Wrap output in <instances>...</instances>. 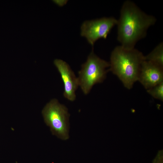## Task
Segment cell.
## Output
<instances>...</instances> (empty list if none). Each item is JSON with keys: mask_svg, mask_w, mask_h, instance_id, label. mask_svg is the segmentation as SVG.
Returning <instances> with one entry per match:
<instances>
[{"mask_svg": "<svg viewBox=\"0 0 163 163\" xmlns=\"http://www.w3.org/2000/svg\"><path fill=\"white\" fill-rule=\"evenodd\" d=\"M147 92L155 98L163 101V82L147 90Z\"/></svg>", "mask_w": 163, "mask_h": 163, "instance_id": "9c48e42d", "label": "cell"}, {"mask_svg": "<svg viewBox=\"0 0 163 163\" xmlns=\"http://www.w3.org/2000/svg\"><path fill=\"white\" fill-rule=\"evenodd\" d=\"M152 15L142 11L135 3L126 0L123 3L117 20V40L120 45L129 49L145 38L147 30L156 21Z\"/></svg>", "mask_w": 163, "mask_h": 163, "instance_id": "6da1fadb", "label": "cell"}, {"mask_svg": "<svg viewBox=\"0 0 163 163\" xmlns=\"http://www.w3.org/2000/svg\"><path fill=\"white\" fill-rule=\"evenodd\" d=\"M138 81L147 90L163 82V67L144 60L141 66Z\"/></svg>", "mask_w": 163, "mask_h": 163, "instance_id": "52a82bcc", "label": "cell"}, {"mask_svg": "<svg viewBox=\"0 0 163 163\" xmlns=\"http://www.w3.org/2000/svg\"><path fill=\"white\" fill-rule=\"evenodd\" d=\"M145 60L142 53L135 48L115 47L110 56L109 71L115 75L128 89L138 81L141 66Z\"/></svg>", "mask_w": 163, "mask_h": 163, "instance_id": "7a4b0ae2", "label": "cell"}, {"mask_svg": "<svg viewBox=\"0 0 163 163\" xmlns=\"http://www.w3.org/2000/svg\"><path fill=\"white\" fill-rule=\"evenodd\" d=\"M110 66L109 62L100 58L92 51L78 72L79 85L85 94L89 93L95 84L104 81L109 71L108 68Z\"/></svg>", "mask_w": 163, "mask_h": 163, "instance_id": "3957f363", "label": "cell"}, {"mask_svg": "<svg viewBox=\"0 0 163 163\" xmlns=\"http://www.w3.org/2000/svg\"><path fill=\"white\" fill-rule=\"evenodd\" d=\"M145 60L163 67V43H160L149 54L145 56Z\"/></svg>", "mask_w": 163, "mask_h": 163, "instance_id": "ba28073f", "label": "cell"}, {"mask_svg": "<svg viewBox=\"0 0 163 163\" xmlns=\"http://www.w3.org/2000/svg\"><path fill=\"white\" fill-rule=\"evenodd\" d=\"M42 113L53 135L63 140L69 138V114L65 106L60 104L57 99H53L44 107Z\"/></svg>", "mask_w": 163, "mask_h": 163, "instance_id": "277c9868", "label": "cell"}, {"mask_svg": "<svg viewBox=\"0 0 163 163\" xmlns=\"http://www.w3.org/2000/svg\"><path fill=\"white\" fill-rule=\"evenodd\" d=\"M117 23V19L113 17L86 21L81 25V35L86 38L88 43L93 46L99 39H106L112 28L116 25Z\"/></svg>", "mask_w": 163, "mask_h": 163, "instance_id": "5b68a950", "label": "cell"}, {"mask_svg": "<svg viewBox=\"0 0 163 163\" xmlns=\"http://www.w3.org/2000/svg\"><path fill=\"white\" fill-rule=\"evenodd\" d=\"M54 63L60 74L64 85V97L71 101L76 98L75 92L79 85L78 78L69 65L65 61L56 59Z\"/></svg>", "mask_w": 163, "mask_h": 163, "instance_id": "8992f818", "label": "cell"}, {"mask_svg": "<svg viewBox=\"0 0 163 163\" xmlns=\"http://www.w3.org/2000/svg\"><path fill=\"white\" fill-rule=\"evenodd\" d=\"M57 5L59 6H62L64 5H65L67 2V1H62V0H55L53 1Z\"/></svg>", "mask_w": 163, "mask_h": 163, "instance_id": "30bf717a", "label": "cell"}]
</instances>
